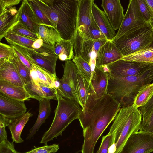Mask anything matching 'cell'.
<instances>
[{"instance_id":"cell-1","label":"cell","mask_w":153,"mask_h":153,"mask_svg":"<svg viewBox=\"0 0 153 153\" xmlns=\"http://www.w3.org/2000/svg\"><path fill=\"white\" fill-rule=\"evenodd\" d=\"M142 116L139 109L133 105L121 107L114 120L108 134L115 142L114 153H120L131 134L140 130Z\"/></svg>"},{"instance_id":"cell-2","label":"cell","mask_w":153,"mask_h":153,"mask_svg":"<svg viewBox=\"0 0 153 153\" xmlns=\"http://www.w3.org/2000/svg\"><path fill=\"white\" fill-rule=\"evenodd\" d=\"M149 71L141 75L124 77L109 76L107 93L120 104L121 107L133 105L141 88L153 80L149 75Z\"/></svg>"},{"instance_id":"cell-3","label":"cell","mask_w":153,"mask_h":153,"mask_svg":"<svg viewBox=\"0 0 153 153\" xmlns=\"http://www.w3.org/2000/svg\"><path fill=\"white\" fill-rule=\"evenodd\" d=\"M57 96L58 104L54 111L53 120L40 142V143L44 145L62 136V132L70 124L78 119L82 110L80 105L75 100L64 97L57 92Z\"/></svg>"},{"instance_id":"cell-4","label":"cell","mask_w":153,"mask_h":153,"mask_svg":"<svg viewBox=\"0 0 153 153\" xmlns=\"http://www.w3.org/2000/svg\"><path fill=\"white\" fill-rule=\"evenodd\" d=\"M79 0H54L58 16L57 30L64 40L73 44L77 29Z\"/></svg>"},{"instance_id":"cell-5","label":"cell","mask_w":153,"mask_h":153,"mask_svg":"<svg viewBox=\"0 0 153 153\" xmlns=\"http://www.w3.org/2000/svg\"><path fill=\"white\" fill-rule=\"evenodd\" d=\"M153 28L149 22L134 31L112 41L123 57L148 48L152 43Z\"/></svg>"},{"instance_id":"cell-6","label":"cell","mask_w":153,"mask_h":153,"mask_svg":"<svg viewBox=\"0 0 153 153\" xmlns=\"http://www.w3.org/2000/svg\"><path fill=\"white\" fill-rule=\"evenodd\" d=\"M16 49L33 65H36L49 73L56 75V66L58 58L45 45L32 50L18 45H10Z\"/></svg>"},{"instance_id":"cell-7","label":"cell","mask_w":153,"mask_h":153,"mask_svg":"<svg viewBox=\"0 0 153 153\" xmlns=\"http://www.w3.org/2000/svg\"><path fill=\"white\" fill-rule=\"evenodd\" d=\"M107 40L106 39L94 40L84 38L76 33L73 43L74 56H81L88 62L93 72L96 66L98 52Z\"/></svg>"},{"instance_id":"cell-8","label":"cell","mask_w":153,"mask_h":153,"mask_svg":"<svg viewBox=\"0 0 153 153\" xmlns=\"http://www.w3.org/2000/svg\"><path fill=\"white\" fill-rule=\"evenodd\" d=\"M153 65V63L120 59L106 66L109 76L124 77L145 74L149 71Z\"/></svg>"},{"instance_id":"cell-9","label":"cell","mask_w":153,"mask_h":153,"mask_svg":"<svg viewBox=\"0 0 153 153\" xmlns=\"http://www.w3.org/2000/svg\"><path fill=\"white\" fill-rule=\"evenodd\" d=\"M64 72L62 77L59 79L60 85L57 93L66 98L74 100L78 103L76 92V84L78 70L74 63L71 60L65 61L62 64Z\"/></svg>"},{"instance_id":"cell-10","label":"cell","mask_w":153,"mask_h":153,"mask_svg":"<svg viewBox=\"0 0 153 153\" xmlns=\"http://www.w3.org/2000/svg\"><path fill=\"white\" fill-rule=\"evenodd\" d=\"M147 23L140 12L136 0H130L121 25L113 40L142 28Z\"/></svg>"},{"instance_id":"cell-11","label":"cell","mask_w":153,"mask_h":153,"mask_svg":"<svg viewBox=\"0 0 153 153\" xmlns=\"http://www.w3.org/2000/svg\"><path fill=\"white\" fill-rule=\"evenodd\" d=\"M153 152V134L140 130L132 133L120 153H150Z\"/></svg>"},{"instance_id":"cell-12","label":"cell","mask_w":153,"mask_h":153,"mask_svg":"<svg viewBox=\"0 0 153 153\" xmlns=\"http://www.w3.org/2000/svg\"><path fill=\"white\" fill-rule=\"evenodd\" d=\"M109 76L105 66H95L89 83L90 95L94 98L100 97L107 93Z\"/></svg>"},{"instance_id":"cell-13","label":"cell","mask_w":153,"mask_h":153,"mask_svg":"<svg viewBox=\"0 0 153 153\" xmlns=\"http://www.w3.org/2000/svg\"><path fill=\"white\" fill-rule=\"evenodd\" d=\"M24 101L10 98L0 92V114L13 119L26 112Z\"/></svg>"},{"instance_id":"cell-14","label":"cell","mask_w":153,"mask_h":153,"mask_svg":"<svg viewBox=\"0 0 153 153\" xmlns=\"http://www.w3.org/2000/svg\"><path fill=\"white\" fill-rule=\"evenodd\" d=\"M92 1L79 0V2L76 33L83 38L87 39H89L88 30L92 16Z\"/></svg>"},{"instance_id":"cell-15","label":"cell","mask_w":153,"mask_h":153,"mask_svg":"<svg viewBox=\"0 0 153 153\" xmlns=\"http://www.w3.org/2000/svg\"><path fill=\"white\" fill-rule=\"evenodd\" d=\"M101 6L115 31L120 28L124 17L120 0H103Z\"/></svg>"},{"instance_id":"cell-16","label":"cell","mask_w":153,"mask_h":153,"mask_svg":"<svg viewBox=\"0 0 153 153\" xmlns=\"http://www.w3.org/2000/svg\"><path fill=\"white\" fill-rule=\"evenodd\" d=\"M123 57L112 41L107 40L98 52L96 59V66L107 65L121 59Z\"/></svg>"},{"instance_id":"cell-17","label":"cell","mask_w":153,"mask_h":153,"mask_svg":"<svg viewBox=\"0 0 153 153\" xmlns=\"http://www.w3.org/2000/svg\"><path fill=\"white\" fill-rule=\"evenodd\" d=\"M18 10L19 21L31 31L38 35L40 24L27 0L22 1Z\"/></svg>"},{"instance_id":"cell-18","label":"cell","mask_w":153,"mask_h":153,"mask_svg":"<svg viewBox=\"0 0 153 153\" xmlns=\"http://www.w3.org/2000/svg\"><path fill=\"white\" fill-rule=\"evenodd\" d=\"M91 11L97 24L108 40L112 41L116 33L104 11L101 10L92 0Z\"/></svg>"},{"instance_id":"cell-19","label":"cell","mask_w":153,"mask_h":153,"mask_svg":"<svg viewBox=\"0 0 153 153\" xmlns=\"http://www.w3.org/2000/svg\"><path fill=\"white\" fill-rule=\"evenodd\" d=\"M0 81L8 82L24 87L14 65L9 59H0Z\"/></svg>"},{"instance_id":"cell-20","label":"cell","mask_w":153,"mask_h":153,"mask_svg":"<svg viewBox=\"0 0 153 153\" xmlns=\"http://www.w3.org/2000/svg\"><path fill=\"white\" fill-rule=\"evenodd\" d=\"M0 92L10 98L20 101L33 98L24 87L5 81H0Z\"/></svg>"},{"instance_id":"cell-21","label":"cell","mask_w":153,"mask_h":153,"mask_svg":"<svg viewBox=\"0 0 153 153\" xmlns=\"http://www.w3.org/2000/svg\"><path fill=\"white\" fill-rule=\"evenodd\" d=\"M30 75L32 81L54 89L55 81L59 79L56 75L49 73L36 65H33L30 71Z\"/></svg>"},{"instance_id":"cell-22","label":"cell","mask_w":153,"mask_h":153,"mask_svg":"<svg viewBox=\"0 0 153 153\" xmlns=\"http://www.w3.org/2000/svg\"><path fill=\"white\" fill-rule=\"evenodd\" d=\"M24 87L33 97V98H42L57 100L56 89L39 84L31 81V83Z\"/></svg>"},{"instance_id":"cell-23","label":"cell","mask_w":153,"mask_h":153,"mask_svg":"<svg viewBox=\"0 0 153 153\" xmlns=\"http://www.w3.org/2000/svg\"><path fill=\"white\" fill-rule=\"evenodd\" d=\"M39 102V113L37 119L32 128L30 130L26 139L32 138L39 130L42 125L45 122L50 114L51 109L50 100L37 98Z\"/></svg>"},{"instance_id":"cell-24","label":"cell","mask_w":153,"mask_h":153,"mask_svg":"<svg viewBox=\"0 0 153 153\" xmlns=\"http://www.w3.org/2000/svg\"><path fill=\"white\" fill-rule=\"evenodd\" d=\"M32 114L28 111L13 119H10L8 126L11 135L13 142L16 143L24 142L21 137V134L25 124Z\"/></svg>"},{"instance_id":"cell-25","label":"cell","mask_w":153,"mask_h":153,"mask_svg":"<svg viewBox=\"0 0 153 153\" xmlns=\"http://www.w3.org/2000/svg\"><path fill=\"white\" fill-rule=\"evenodd\" d=\"M38 35L39 37L53 47L63 40L54 27L47 25H39Z\"/></svg>"},{"instance_id":"cell-26","label":"cell","mask_w":153,"mask_h":153,"mask_svg":"<svg viewBox=\"0 0 153 153\" xmlns=\"http://www.w3.org/2000/svg\"><path fill=\"white\" fill-rule=\"evenodd\" d=\"M55 53L62 61L72 59L74 56L73 44L70 40H63L53 46Z\"/></svg>"},{"instance_id":"cell-27","label":"cell","mask_w":153,"mask_h":153,"mask_svg":"<svg viewBox=\"0 0 153 153\" xmlns=\"http://www.w3.org/2000/svg\"><path fill=\"white\" fill-rule=\"evenodd\" d=\"M89 83L78 73L76 81V92L79 104L83 108L88 101L90 95Z\"/></svg>"},{"instance_id":"cell-28","label":"cell","mask_w":153,"mask_h":153,"mask_svg":"<svg viewBox=\"0 0 153 153\" xmlns=\"http://www.w3.org/2000/svg\"><path fill=\"white\" fill-rule=\"evenodd\" d=\"M153 96V82L146 84L140 89L135 98L133 105L139 108L145 106Z\"/></svg>"},{"instance_id":"cell-29","label":"cell","mask_w":153,"mask_h":153,"mask_svg":"<svg viewBox=\"0 0 153 153\" xmlns=\"http://www.w3.org/2000/svg\"><path fill=\"white\" fill-rule=\"evenodd\" d=\"M40 9L57 30L58 16L53 3L54 0H36Z\"/></svg>"},{"instance_id":"cell-30","label":"cell","mask_w":153,"mask_h":153,"mask_svg":"<svg viewBox=\"0 0 153 153\" xmlns=\"http://www.w3.org/2000/svg\"><path fill=\"white\" fill-rule=\"evenodd\" d=\"M10 45H18L31 49L36 40L32 39L18 34L11 30L4 37Z\"/></svg>"},{"instance_id":"cell-31","label":"cell","mask_w":153,"mask_h":153,"mask_svg":"<svg viewBox=\"0 0 153 153\" xmlns=\"http://www.w3.org/2000/svg\"><path fill=\"white\" fill-rule=\"evenodd\" d=\"M121 59L129 61L152 63L153 60V47H149L127 56Z\"/></svg>"},{"instance_id":"cell-32","label":"cell","mask_w":153,"mask_h":153,"mask_svg":"<svg viewBox=\"0 0 153 153\" xmlns=\"http://www.w3.org/2000/svg\"><path fill=\"white\" fill-rule=\"evenodd\" d=\"M9 60L12 62L15 66L24 86L30 84L31 81L30 71L20 61L16 53L14 58Z\"/></svg>"},{"instance_id":"cell-33","label":"cell","mask_w":153,"mask_h":153,"mask_svg":"<svg viewBox=\"0 0 153 153\" xmlns=\"http://www.w3.org/2000/svg\"><path fill=\"white\" fill-rule=\"evenodd\" d=\"M73 61L76 65L78 72L89 83L93 71L89 64L81 56H74Z\"/></svg>"},{"instance_id":"cell-34","label":"cell","mask_w":153,"mask_h":153,"mask_svg":"<svg viewBox=\"0 0 153 153\" xmlns=\"http://www.w3.org/2000/svg\"><path fill=\"white\" fill-rule=\"evenodd\" d=\"M33 11L40 24L52 26V24L42 10L40 9L36 0H27Z\"/></svg>"},{"instance_id":"cell-35","label":"cell","mask_w":153,"mask_h":153,"mask_svg":"<svg viewBox=\"0 0 153 153\" xmlns=\"http://www.w3.org/2000/svg\"><path fill=\"white\" fill-rule=\"evenodd\" d=\"M11 30L18 34L35 40L39 37L38 34L31 31L19 21L13 27Z\"/></svg>"},{"instance_id":"cell-36","label":"cell","mask_w":153,"mask_h":153,"mask_svg":"<svg viewBox=\"0 0 153 153\" xmlns=\"http://www.w3.org/2000/svg\"><path fill=\"white\" fill-rule=\"evenodd\" d=\"M142 116L140 130L153 134V109Z\"/></svg>"},{"instance_id":"cell-37","label":"cell","mask_w":153,"mask_h":153,"mask_svg":"<svg viewBox=\"0 0 153 153\" xmlns=\"http://www.w3.org/2000/svg\"><path fill=\"white\" fill-rule=\"evenodd\" d=\"M88 34L89 38L90 39L94 40L107 39L96 23L93 15L89 27Z\"/></svg>"},{"instance_id":"cell-38","label":"cell","mask_w":153,"mask_h":153,"mask_svg":"<svg viewBox=\"0 0 153 153\" xmlns=\"http://www.w3.org/2000/svg\"><path fill=\"white\" fill-rule=\"evenodd\" d=\"M15 55V53L12 46L0 43V59H6L10 60L13 58Z\"/></svg>"},{"instance_id":"cell-39","label":"cell","mask_w":153,"mask_h":153,"mask_svg":"<svg viewBox=\"0 0 153 153\" xmlns=\"http://www.w3.org/2000/svg\"><path fill=\"white\" fill-rule=\"evenodd\" d=\"M26 152L20 153H54L58 150V144H54L48 145H44L42 146L36 147Z\"/></svg>"},{"instance_id":"cell-40","label":"cell","mask_w":153,"mask_h":153,"mask_svg":"<svg viewBox=\"0 0 153 153\" xmlns=\"http://www.w3.org/2000/svg\"><path fill=\"white\" fill-rule=\"evenodd\" d=\"M141 13L146 22L149 23L151 20L150 10L146 0H136Z\"/></svg>"},{"instance_id":"cell-41","label":"cell","mask_w":153,"mask_h":153,"mask_svg":"<svg viewBox=\"0 0 153 153\" xmlns=\"http://www.w3.org/2000/svg\"><path fill=\"white\" fill-rule=\"evenodd\" d=\"M10 120L0 114V143L7 140L6 126H8Z\"/></svg>"},{"instance_id":"cell-42","label":"cell","mask_w":153,"mask_h":153,"mask_svg":"<svg viewBox=\"0 0 153 153\" xmlns=\"http://www.w3.org/2000/svg\"><path fill=\"white\" fill-rule=\"evenodd\" d=\"M112 136L107 134L103 136L100 147L96 153H108L112 142Z\"/></svg>"},{"instance_id":"cell-43","label":"cell","mask_w":153,"mask_h":153,"mask_svg":"<svg viewBox=\"0 0 153 153\" xmlns=\"http://www.w3.org/2000/svg\"><path fill=\"white\" fill-rule=\"evenodd\" d=\"M21 1V0H0V15L15 7Z\"/></svg>"},{"instance_id":"cell-44","label":"cell","mask_w":153,"mask_h":153,"mask_svg":"<svg viewBox=\"0 0 153 153\" xmlns=\"http://www.w3.org/2000/svg\"><path fill=\"white\" fill-rule=\"evenodd\" d=\"M16 152L13 142L7 140L0 143V153H15Z\"/></svg>"},{"instance_id":"cell-45","label":"cell","mask_w":153,"mask_h":153,"mask_svg":"<svg viewBox=\"0 0 153 153\" xmlns=\"http://www.w3.org/2000/svg\"><path fill=\"white\" fill-rule=\"evenodd\" d=\"M13 48L15 53L19 60L30 71L32 69L33 65L30 63L22 54L15 48L13 47Z\"/></svg>"},{"instance_id":"cell-46","label":"cell","mask_w":153,"mask_h":153,"mask_svg":"<svg viewBox=\"0 0 153 153\" xmlns=\"http://www.w3.org/2000/svg\"><path fill=\"white\" fill-rule=\"evenodd\" d=\"M142 116L153 109V96L148 102L144 106L138 108Z\"/></svg>"},{"instance_id":"cell-47","label":"cell","mask_w":153,"mask_h":153,"mask_svg":"<svg viewBox=\"0 0 153 153\" xmlns=\"http://www.w3.org/2000/svg\"><path fill=\"white\" fill-rule=\"evenodd\" d=\"M146 1L150 10L152 20L153 19V0H146Z\"/></svg>"},{"instance_id":"cell-48","label":"cell","mask_w":153,"mask_h":153,"mask_svg":"<svg viewBox=\"0 0 153 153\" xmlns=\"http://www.w3.org/2000/svg\"><path fill=\"white\" fill-rule=\"evenodd\" d=\"M148 74L150 78L153 80V65L149 72Z\"/></svg>"},{"instance_id":"cell-49","label":"cell","mask_w":153,"mask_h":153,"mask_svg":"<svg viewBox=\"0 0 153 153\" xmlns=\"http://www.w3.org/2000/svg\"><path fill=\"white\" fill-rule=\"evenodd\" d=\"M149 47H153V31L152 34V43L150 46Z\"/></svg>"},{"instance_id":"cell-50","label":"cell","mask_w":153,"mask_h":153,"mask_svg":"<svg viewBox=\"0 0 153 153\" xmlns=\"http://www.w3.org/2000/svg\"><path fill=\"white\" fill-rule=\"evenodd\" d=\"M153 28V19L149 22Z\"/></svg>"},{"instance_id":"cell-51","label":"cell","mask_w":153,"mask_h":153,"mask_svg":"<svg viewBox=\"0 0 153 153\" xmlns=\"http://www.w3.org/2000/svg\"><path fill=\"white\" fill-rule=\"evenodd\" d=\"M80 152V150H79L76 151V152H74V153H79Z\"/></svg>"},{"instance_id":"cell-52","label":"cell","mask_w":153,"mask_h":153,"mask_svg":"<svg viewBox=\"0 0 153 153\" xmlns=\"http://www.w3.org/2000/svg\"><path fill=\"white\" fill-rule=\"evenodd\" d=\"M15 153H20V152H19L17 151H16Z\"/></svg>"},{"instance_id":"cell-53","label":"cell","mask_w":153,"mask_h":153,"mask_svg":"<svg viewBox=\"0 0 153 153\" xmlns=\"http://www.w3.org/2000/svg\"><path fill=\"white\" fill-rule=\"evenodd\" d=\"M151 62L152 63H153V60Z\"/></svg>"}]
</instances>
